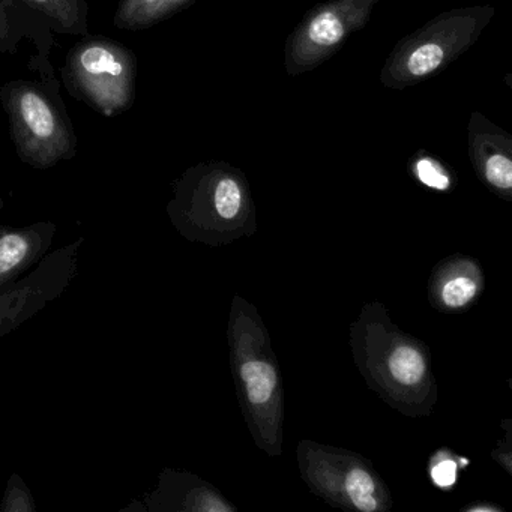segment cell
<instances>
[{"instance_id": "obj_6", "label": "cell", "mask_w": 512, "mask_h": 512, "mask_svg": "<svg viewBox=\"0 0 512 512\" xmlns=\"http://www.w3.org/2000/svg\"><path fill=\"white\" fill-rule=\"evenodd\" d=\"M467 145L475 169L494 190L512 188V137L478 110L470 113Z\"/></svg>"}, {"instance_id": "obj_1", "label": "cell", "mask_w": 512, "mask_h": 512, "mask_svg": "<svg viewBox=\"0 0 512 512\" xmlns=\"http://www.w3.org/2000/svg\"><path fill=\"white\" fill-rule=\"evenodd\" d=\"M0 103L23 164L49 170L77 157L79 137L62 100L55 68L37 73L35 80L16 79L0 85Z\"/></svg>"}, {"instance_id": "obj_15", "label": "cell", "mask_w": 512, "mask_h": 512, "mask_svg": "<svg viewBox=\"0 0 512 512\" xmlns=\"http://www.w3.org/2000/svg\"><path fill=\"white\" fill-rule=\"evenodd\" d=\"M346 491L352 502L355 503L356 500L362 499V497L368 496V494H373V479L365 470L353 469L347 475Z\"/></svg>"}, {"instance_id": "obj_19", "label": "cell", "mask_w": 512, "mask_h": 512, "mask_svg": "<svg viewBox=\"0 0 512 512\" xmlns=\"http://www.w3.org/2000/svg\"><path fill=\"white\" fill-rule=\"evenodd\" d=\"M4 208V199L0 197V209Z\"/></svg>"}, {"instance_id": "obj_3", "label": "cell", "mask_w": 512, "mask_h": 512, "mask_svg": "<svg viewBox=\"0 0 512 512\" xmlns=\"http://www.w3.org/2000/svg\"><path fill=\"white\" fill-rule=\"evenodd\" d=\"M61 73L68 94L104 118H116L136 103L139 61L130 47L113 38L80 37Z\"/></svg>"}, {"instance_id": "obj_8", "label": "cell", "mask_w": 512, "mask_h": 512, "mask_svg": "<svg viewBox=\"0 0 512 512\" xmlns=\"http://www.w3.org/2000/svg\"><path fill=\"white\" fill-rule=\"evenodd\" d=\"M53 31L16 0H0V53H17L22 43L29 41L35 53L29 58L32 73L53 67Z\"/></svg>"}, {"instance_id": "obj_7", "label": "cell", "mask_w": 512, "mask_h": 512, "mask_svg": "<svg viewBox=\"0 0 512 512\" xmlns=\"http://www.w3.org/2000/svg\"><path fill=\"white\" fill-rule=\"evenodd\" d=\"M56 232L52 221L20 227L0 224V290L25 277L50 253Z\"/></svg>"}, {"instance_id": "obj_17", "label": "cell", "mask_w": 512, "mask_h": 512, "mask_svg": "<svg viewBox=\"0 0 512 512\" xmlns=\"http://www.w3.org/2000/svg\"><path fill=\"white\" fill-rule=\"evenodd\" d=\"M431 475H433L434 482H436L437 485H440V487H449V485L455 482L457 466H455L454 461H442V463L433 467Z\"/></svg>"}, {"instance_id": "obj_13", "label": "cell", "mask_w": 512, "mask_h": 512, "mask_svg": "<svg viewBox=\"0 0 512 512\" xmlns=\"http://www.w3.org/2000/svg\"><path fill=\"white\" fill-rule=\"evenodd\" d=\"M475 281L467 277H458L448 281L443 287L442 298L448 307H463L475 296Z\"/></svg>"}, {"instance_id": "obj_4", "label": "cell", "mask_w": 512, "mask_h": 512, "mask_svg": "<svg viewBox=\"0 0 512 512\" xmlns=\"http://www.w3.org/2000/svg\"><path fill=\"white\" fill-rule=\"evenodd\" d=\"M383 0H326L305 13L284 43V70L298 77L337 55L356 32L367 28Z\"/></svg>"}, {"instance_id": "obj_14", "label": "cell", "mask_w": 512, "mask_h": 512, "mask_svg": "<svg viewBox=\"0 0 512 512\" xmlns=\"http://www.w3.org/2000/svg\"><path fill=\"white\" fill-rule=\"evenodd\" d=\"M415 170L419 181L427 187L436 188V190H446L449 187L448 175L443 172L442 166L431 158L418 160Z\"/></svg>"}, {"instance_id": "obj_5", "label": "cell", "mask_w": 512, "mask_h": 512, "mask_svg": "<svg viewBox=\"0 0 512 512\" xmlns=\"http://www.w3.org/2000/svg\"><path fill=\"white\" fill-rule=\"evenodd\" d=\"M80 236L47 254L25 277L0 290V337L16 331L70 287L79 269Z\"/></svg>"}, {"instance_id": "obj_12", "label": "cell", "mask_w": 512, "mask_h": 512, "mask_svg": "<svg viewBox=\"0 0 512 512\" xmlns=\"http://www.w3.org/2000/svg\"><path fill=\"white\" fill-rule=\"evenodd\" d=\"M37 509V503L28 484L23 481L19 473H13L8 479L7 488L2 496L0 512H35Z\"/></svg>"}, {"instance_id": "obj_10", "label": "cell", "mask_w": 512, "mask_h": 512, "mask_svg": "<svg viewBox=\"0 0 512 512\" xmlns=\"http://www.w3.org/2000/svg\"><path fill=\"white\" fill-rule=\"evenodd\" d=\"M241 374L251 403L263 404L271 398L275 388V373L271 365L262 361H248L242 365Z\"/></svg>"}, {"instance_id": "obj_18", "label": "cell", "mask_w": 512, "mask_h": 512, "mask_svg": "<svg viewBox=\"0 0 512 512\" xmlns=\"http://www.w3.org/2000/svg\"><path fill=\"white\" fill-rule=\"evenodd\" d=\"M355 506L364 512H373L377 508L376 500H374L373 494L362 497V499L356 500Z\"/></svg>"}, {"instance_id": "obj_11", "label": "cell", "mask_w": 512, "mask_h": 512, "mask_svg": "<svg viewBox=\"0 0 512 512\" xmlns=\"http://www.w3.org/2000/svg\"><path fill=\"white\" fill-rule=\"evenodd\" d=\"M389 367L392 376L406 385H415L425 373L424 359L410 346L398 347L389 359Z\"/></svg>"}, {"instance_id": "obj_16", "label": "cell", "mask_w": 512, "mask_h": 512, "mask_svg": "<svg viewBox=\"0 0 512 512\" xmlns=\"http://www.w3.org/2000/svg\"><path fill=\"white\" fill-rule=\"evenodd\" d=\"M194 2H196V0H161L155 22H157V25L158 23H163L164 20L170 19V17L178 14L179 11L185 10V8L193 5Z\"/></svg>"}, {"instance_id": "obj_9", "label": "cell", "mask_w": 512, "mask_h": 512, "mask_svg": "<svg viewBox=\"0 0 512 512\" xmlns=\"http://www.w3.org/2000/svg\"><path fill=\"white\" fill-rule=\"evenodd\" d=\"M40 17L53 34L85 37L89 34L88 0H16Z\"/></svg>"}, {"instance_id": "obj_2", "label": "cell", "mask_w": 512, "mask_h": 512, "mask_svg": "<svg viewBox=\"0 0 512 512\" xmlns=\"http://www.w3.org/2000/svg\"><path fill=\"white\" fill-rule=\"evenodd\" d=\"M496 14L493 5L443 11L401 38L380 70V83L392 91L421 85L469 52Z\"/></svg>"}]
</instances>
